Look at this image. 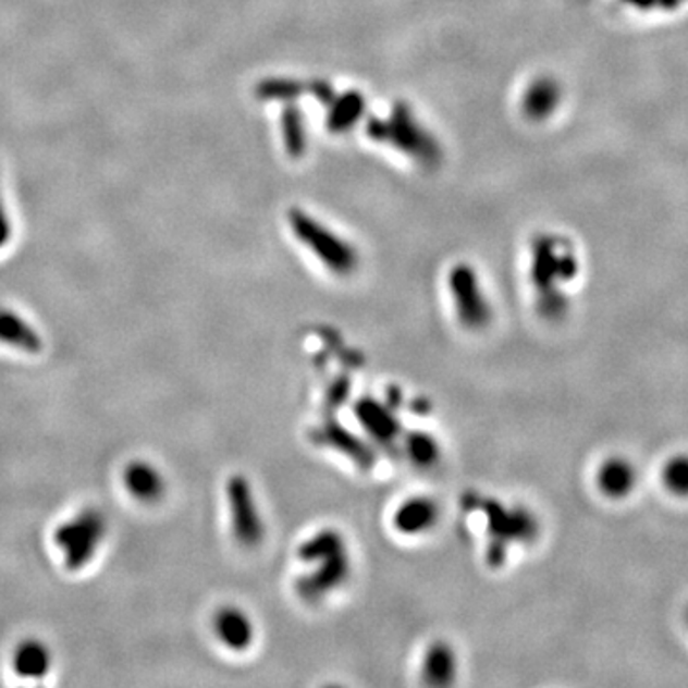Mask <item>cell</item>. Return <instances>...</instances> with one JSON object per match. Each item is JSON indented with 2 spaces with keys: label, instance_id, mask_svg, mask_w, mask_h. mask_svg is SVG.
I'll return each instance as SVG.
<instances>
[{
  "label": "cell",
  "instance_id": "6da1fadb",
  "mask_svg": "<svg viewBox=\"0 0 688 688\" xmlns=\"http://www.w3.org/2000/svg\"><path fill=\"white\" fill-rule=\"evenodd\" d=\"M108 536L110 520L103 511L85 507L56 526L52 541L65 570L81 572L95 563Z\"/></svg>",
  "mask_w": 688,
  "mask_h": 688
},
{
  "label": "cell",
  "instance_id": "7a4b0ae2",
  "mask_svg": "<svg viewBox=\"0 0 688 688\" xmlns=\"http://www.w3.org/2000/svg\"><path fill=\"white\" fill-rule=\"evenodd\" d=\"M578 272V262L568 245L556 239H540L532 247V278L533 287L540 291V310L548 318H556L564 312V298L556 283H566L574 280Z\"/></svg>",
  "mask_w": 688,
  "mask_h": 688
},
{
  "label": "cell",
  "instance_id": "3957f363",
  "mask_svg": "<svg viewBox=\"0 0 688 688\" xmlns=\"http://www.w3.org/2000/svg\"><path fill=\"white\" fill-rule=\"evenodd\" d=\"M290 220L295 237L328 268L329 272L336 275H351L356 272L360 257L351 243L344 242L341 235L314 220L308 212L293 211Z\"/></svg>",
  "mask_w": 688,
  "mask_h": 688
},
{
  "label": "cell",
  "instance_id": "277c9868",
  "mask_svg": "<svg viewBox=\"0 0 688 688\" xmlns=\"http://www.w3.org/2000/svg\"><path fill=\"white\" fill-rule=\"evenodd\" d=\"M369 134L377 140L386 142L398 148L406 156L414 157L415 161L421 164H434L440 161L439 144L417 123V119L406 106H396L389 119L373 121V125L369 126Z\"/></svg>",
  "mask_w": 688,
  "mask_h": 688
},
{
  "label": "cell",
  "instance_id": "5b68a950",
  "mask_svg": "<svg viewBox=\"0 0 688 688\" xmlns=\"http://www.w3.org/2000/svg\"><path fill=\"white\" fill-rule=\"evenodd\" d=\"M226 503L230 513L232 536L242 548H257L267 536L265 516L258 507L257 495L253 490L249 478L234 475L228 478Z\"/></svg>",
  "mask_w": 688,
  "mask_h": 688
},
{
  "label": "cell",
  "instance_id": "8992f818",
  "mask_svg": "<svg viewBox=\"0 0 688 688\" xmlns=\"http://www.w3.org/2000/svg\"><path fill=\"white\" fill-rule=\"evenodd\" d=\"M480 511L486 515L493 543L488 548L490 563H501L507 556L508 543H525L536 538L538 523L526 508H508L497 501H482Z\"/></svg>",
  "mask_w": 688,
  "mask_h": 688
},
{
  "label": "cell",
  "instance_id": "52a82bcc",
  "mask_svg": "<svg viewBox=\"0 0 688 688\" xmlns=\"http://www.w3.org/2000/svg\"><path fill=\"white\" fill-rule=\"evenodd\" d=\"M447 285L455 316L463 328L469 331H482L488 328L492 321V305L488 303L477 272L469 265H457L450 272Z\"/></svg>",
  "mask_w": 688,
  "mask_h": 688
},
{
  "label": "cell",
  "instance_id": "ba28073f",
  "mask_svg": "<svg viewBox=\"0 0 688 688\" xmlns=\"http://www.w3.org/2000/svg\"><path fill=\"white\" fill-rule=\"evenodd\" d=\"M308 566L310 570L305 572L297 581V593L308 602L321 601L329 593L341 589L353 572V561L346 548L321 556L318 561L308 563Z\"/></svg>",
  "mask_w": 688,
  "mask_h": 688
},
{
  "label": "cell",
  "instance_id": "9c48e42d",
  "mask_svg": "<svg viewBox=\"0 0 688 688\" xmlns=\"http://www.w3.org/2000/svg\"><path fill=\"white\" fill-rule=\"evenodd\" d=\"M212 634L224 649L237 654L247 652L257 639L255 622L247 612L235 604H224L214 612Z\"/></svg>",
  "mask_w": 688,
  "mask_h": 688
},
{
  "label": "cell",
  "instance_id": "30bf717a",
  "mask_svg": "<svg viewBox=\"0 0 688 688\" xmlns=\"http://www.w3.org/2000/svg\"><path fill=\"white\" fill-rule=\"evenodd\" d=\"M439 520V503L427 495L407 497L392 513L394 530L402 536H407V538H417V536L434 530Z\"/></svg>",
  "mask_w": 688,
  "mask_h": 688
},
{
  "label": "cell",
  "instance_id": "8fae6325",
  "mask_svg": "<svg viewBox=\"0 0 688 688\" xmlns=\"http://www.w3.org/2000/svg\"><path fill=\"white\" fill-rule=\"evenodd\" d=\"M123 484H125L126 493L144 505L159 503L167 495V488H169L163 470L159 469L156 463L144 462V459H136L126 465Z\"/></svg>",
  "mask_w": 688,
  "mask_h": 688
},
{
  "label": "cell",
  "instance_id": "7c38bea8",
  "mask_svg": "<svg viewBox=\"0 0 688 688\" xmlns=\"http://www.w3.org/2000/svg\"><path fill=\"white\" fill-rule=\"evenodd\" d=\"M10 664L14 675L22 679H45L54 667V652L47 642L40 641L37 637H29L14 647Z\"/></svg>",
  "mask_w": 688,
  "mask_h": 688
},
{
  "label": "cell",
  "instance_id": "4fadbf2b",
  "mask_svg": "<svg viewBox=\"0 0 688 688\" xmlns=\"http://www.w3.org/2000/svg\"><path fill=\"white\" fill-rule=\"evenodd\" d=\"M356 419L361 429L381 446H394V442L398 440L400 422L386 404L364 398L356 404Z\"/></svg>",
  "mask_w": 688,
  "mask_h": 688
},
{
  "label": "cell",
  "instance_id": "5bb4252c",
  "mask_svg": "<svg viewBox=\"0 0 688 688\" xmlns=\"http://www.w3.org/2000/svg\"><path fill=\"white\" fill-rule=\"evenodd\" d=\"M0 344L24 354H39L45 346L39 329L24 316L9 308H0Z\"/></svg>",
  "mask_w": 688,
  "mask_h": 688
},
{
  "label": "cell",
  "instance_id": "9a60e30c",
  "mask_svg": "<svg viewBox=\"0 0 688 688\" xmlns=\"http://www.w3.org/2000/svg\"><path fill=\"white\" fill-rule=\"evenodd\" d=\"M637 469L626 457H609L597 470V488L609 500H624L637 486Z\"/></svg>",
  "mask_w": 688,
  "mask_h": 688
},
{
  "label": "cell",
  "instance_id": "2e32d148",
  "mask_svg": "<svg viewBox=\"0 0 688 688\" xmlns=\"http://www.w3.org/2000/svg\"><path fill=\"white\" fill-rule=\"evenodd\" d=\"M422 680L432 687L452 685L457 675V658L447 642L437 641L430 644L421 664Z\"/></svg>",
  "mask_w": 688,
  "mask_h": 688
},
{
  "label": "cell",
  "instance_id": "e0dca14e",
  "mask_svg": "<svg viewBox=\"0 0 688 688\" xmlns=\"http://www.w3.org/2000/svg\"><path fill=\"white\" fill-rule=\"evenodd\" d=\"M318 434L325 446L351 457V462L358 463L360 467H371L376 462L373 450L341 425H325L318 430Z\"/></svg>",
  "mask_w": 688,
  "mask_h": 688
},
{
  "label": "cell",
  "instance_id": "ac0fdd59",
  "mask_svg": "<svg viewBox=\"0 0 688 688\" xmlns=\"http://www.w3.org/2000/svg\"><path fill=\"white\" fill-rule=\"evenodd\" d=\"M561 90L556 86L555 81L551 78H538L532 85L526 88L525 98H523V110L525 115L532 121H541L549 118L556 106H558Z\"/></svg>",
  "mask_w": 688,
  "mask_h": 688
},
{
  "label": "cell",
  "instance_id": "d6986e66",
  "mask_svg": "<svg viewBox=\"0 0 688 688\" xmlns=\"http://www.w3.org/2000/svg\"><path fill=\"white\" fill-rule=\"evenodd\" d=\"M325 103L331 106L329 126L335 133L351 128L356 123V119L360 118L361 110H364V98L358 93H348V95L341 96V98L331 95Z\"/></svg>",
  "mask_w": 688,
  "mask_h": 688
},
{
  "label": "cell",
  "instance_id": "ffe728a7",
  "mask_svg": "<svg viewBox=\"0 0 688 688\" xmlns=\"http://www.w3.org/2000/svg\"><path fill=\"white\" fill-rule=\"evenodd\" d=\"M406 455L419 469H432L440 462V446L434 437L427 432H411L406 437Z\"/></svg>",
  "mask_w": 688,
  "mask_h": 688
},
{
  "label": "cell",
  "instance_id": "44dd1931",
  "mask_svg": "<svg viewBox=\"0 0 688 688\" xmlns=\"http://www.w3.org/2000/svg\"><path fill=\"white\" fill-rule=\"evenodd\" d=\"M662 482L665 490L677 495L688 497V455H673L662 469Z\"/></svg>",
  "mask_w": 688,
  "mask_h": 688
},
{
  "label": "cell",
  "instance_id": "7402d4cb",
  "mask_svg": "<svg viewBox=\"0 0 688 688\" xmlns=\"http://www.w3.org/2000/svg\"><path fill=\"white\" fill-rule=\"evenodd\" d=\"M283 136L291 156H300V151L305 149V125L297 111L291 110L283 115Z\"/></svg>",
  "mask_w": 688,
  "mask_h": 688
}]
</instances>
